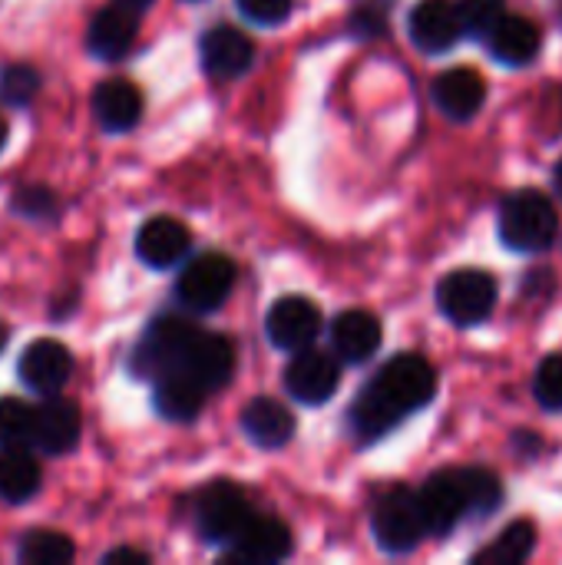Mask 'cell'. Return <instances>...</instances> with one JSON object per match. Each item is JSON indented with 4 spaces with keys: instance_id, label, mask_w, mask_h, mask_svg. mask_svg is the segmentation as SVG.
<instances>
[{
    "instance_id": "6da1fadb",
    "label": "cell",
    "mask_w": 562,
    "mask_h": 565,
    "mask_svg": "<svg viewBox=\"0 0 562 565\" xmlns=\"http://www.w3.org/2000/svg\"><path fill=\"white\" fill-rule=\"evenodd\" d=\"M437 394V371L421 354L391 358L381 374L358 394L351 411V430L361 444H374L391 434L404 417L427 407Z\"/></svg>"
},
{
    "instance_id": "7a4b0ae2",
    "label": "cell",
    "mask_w": 562,
    "mask_h": 565,
    "mask_svg": "<svg viewBox=\"0 0 562 565\" xmlns=\"http://www.w3.org/2000/svg\"><path fill=\"white\" fill-rule=\"evenodd\" d=\"M556 209L553 202L537 192L523 189L513 192L500 209V242L513 252H543L556 238Z\"/></svg>"
},
{
    "instance_id": "3957f363",
    "label": "cell",
    "mask_w": 562,
    "mask_h": 565,
    "mask_svg": "<svg viewBox=\"0 0 562 565\" xmlns=\"http://www.w3.org/2000/svg\"><path fill=\"white\" fill-rule=\"evenodd\" d=\"M497 305V281L480 268H457L437 285V308L457 328H474L490 318Z\"/></svg>"
},
{
    "instance_id": "277c9868",
    "label": "cell",
    "mask_w": 562,
    "mask_h": 565,
    "mask_svg": "<svg viewBox=\"0 0 562 565\" xmlns=\"http://www.w3.org/2000/svg\"><path fill=\"white\" fill-rule=\"evenodd\" d=\"M374 540L384 553L401 556L411 553L424 536H427V520L421 510V497L411 493L407 487H394L388 490L378 507H374Z\"/></svg>"
},
{
    "instance_id": "5b68a950",
    "label": "cell",
    "mask_w": 562,
    "mask_h": 565,
    "mask_svg": "<svg viewBox=\"0 0 562 565\" xmlns=\"http://www.w3.org/2000/svg\"><path fill=\"white\" fill-rule=\"evenodd\" d=\"M195 334H199V328L192 321L179 318V315L156 318L146 328V334H142L136 354H132V371L139 377H149V381L176 371L182 364V358H185V351H189Z\"/></svg>"
},
{
    "instance_id": "8992f818",
    "label": "cell",
    "mask_w": 562,
    "mask_h": 565,
    "mask_svg": "<svg viewBox=\"0 0 562 565\" xmlns=\"http://www.w3.org/2000/svg\"><path fill=\"white\" fill-rule=\"evenodd\" d=\"M421 497V510L427 520V533L444 536L474 516V483L470 470H437L427 477Z\"/></svg>"
},
{
    "instance_id": "52a82bcc",
    "label": "cell",
    "mask_w": 562,
    "mask_h": 565,
    "mask_svg": "<svg viewBox=\"0 0 562 565\" xmlns=\"http://www.w3.org/2000/svg\"><path fill=\"white\" fill-rule=\"evenodd\" d=\"M235 288V265L225 255H199L192 258L179 281H176V298L199 315H209L225 305V298Z\"/></svg>"
},
{
    "instance_id": "ba28073f",
    "label": "cell",
    "mask_w": 562,
    "mask_h": 565,
    "mask_svg": "<svg viewBox=\"0 0 562 565\" xmlns=\"http://www.w3.org/2000/svg\"><path fill=\"white\" fill-rule=\"evenodd\" d=\"M252 516V503L235 483H209L195 500V530L209 543H232Z\"/></svg>"
},
{
    "instance_id": "9c48e42d",
    "label": "cell",
    "mask_w": 562,
    "mask_h": 565,
    "mask_svg": "<svg viewBox=\"0 0 562 565\" xmlns=\"http://www.w3.org/2000/svg\"><path fill=\"white\" fill-rule=\"evenodd\" d=\"M338 384H341V358L328 351L305 348L285 367V387L305 407H318L331 401Z\"/></svg>"
},
{
    "instance_id": "30bf717a",
    "label": "cell",
    "mask_w": 562,
    "mask_h": 565,
    "mask_svg": "<svg viewBox=\"0 0 562 565\" xmlns=\"http://www.w3.org/2000/svg\"><path fill=\"white\" fill-rule=\"evenodd\" d=\"M321 331V311L301 298V295H285L272 305V311L265 315V334L278 351L298 354L305 348H311V341Z\"/></svg>"
},
{
    "instance_id": "8fae6325",
    "label": "cell",
    "mask_w": 562,
    "mask_h": 565,
    "mask_svg": "<svg viewBox=\"0 0 562 565\" xmlns=\"http://www.w3.org/2000/svg\"><path fill=\"white\" fill-rule=\"evenodd\" d=\"M291 553V533L275 516H252L245 530L229 543L225 563L272 565L282 563Z\"/></svg>"
},
{
    "instance_id": "7c38bea8",
    "label": "cell",
    "mask_w": 562,
    "mask_h": 565,
    "mask_svg": "<svg viewBox=\"0 0 562 565\" xmlns=\"http://www.w3.org/2000/svg\"><path fill=\"white\" fill-rule=\"evenodd\" d=\"M407 30H411L414 46L424 50V53H447L467 33L454 0H421L411 10Z\"/></svg>"
},
{
    "instance_id": "4fadbf2b",
    "label": "cell",
    "mask_w": 562,
    "mask_h": 565,
    "mask_svg": "<svg viewBox=\"0 0 562 565\" xmlns=\"http://www.w3.org/2000/svg\"><path fill=\"white\" fill-rule=\"evenodd\" d=\"M176 371L189 374L199 387H205L212 394V391H219V387L229 384V377L235 371V348L222 334L199 331L192 338V344H189V351H185V358H182V364Z\"/></svg>"
},
{
    "instance_id": "5bb4252c",
    "label": "cell",
    "mask_w": 562,
    "mask_h": 565,
    "mask_svg": "<svg viewBox=\"0 0 562 565\" xmlns=\"http://www.w3.org/2000/svg\"><path fill=\"white\" fill-rule=\"evenodd\" d=\"M20 381L33 391V394H43V397H53L73 374V358L70 351L53 341V338H40L33 344H26V351L20 354Z\"/></svg>"
},
{
    "instance_id": "9a60e30c",
    "label": "cell",
    "mask_w": 562,
    "mask_h": 565,
    "mask_svg": "<svg viewBox=\"0 0 562 565\" xmlns=\"http://www.w3.org/2000/svg\"><path fill=\"white\" fill-rule=\"evenodd\" d=\"M83 417L73 401L50 397L33 407V447L46 457H63L79 444Z\"/></svg>"
},
{
    "instance_id": "2e32d148",
    "label": "cell",
    "mask_w": 562,
    "mask_h": 565,
    "mask_svg": "<svg viewBox=\"0 0 562 565\" xmlns=\"http://www.w3.org/2000/svg\"><path fill=\"white\" fill-rule=\"evenodd\" d=\"M199 56H202V66L209 76L215 79H235L242 76L252 60H255V46L252 40L235 30V26H212L202 33V43H199Z\"/></svg>"
},
{
    "instance_id": "e0dca14e",
    "label": "cell",
    "mask_w": 562,
    "mask_h": 565,
    "mask_svg": "<svg viewBox=\"0 0 562 565\" xmlns=\"http://www.w3.org/2000/svg\"><path fill=\"white\" fill-rule=\"evenodd\" d=\"M189 228L179 218L169 215H156L149 218L139 235H136V255L142 258V265L149 268H172L189 255Z\"/></svg>"
},
{
    "instance_id": "ac0fdd59",
    "label": "cell",
    "mask_w": 562,
    "mask_h": 565,
    "mask_svg": "<svg viewBox=\"0 0 562 565\" xmlns=\"http://www.w3.org/2000/svg\"><path fill=\"white\" fill-rule=\"evenodd\" d=\"M139 13L119 7V3H109L106 10H99L89 23V33H86V46L93 56L113 63V60H123L132 43H136V33H139Z\"/></svg>"
},
{
    "instance_id": "d6986e66",
    "label": "cell",
    "mask_w": 562,
    "mask_h": 565,
    "mask_svg": "<svg viewBox=\"0 0 562 565\" xmlns=\"http://www.w3.org/2000/svg\"><path fill=\"white\" fill-rule=\"evenodd\" d=\"M484 40L490 46V56L500 60L503 66H527L543 46V33L533 20L507 13L494 23V30Z\"/></svg>"
},
{
    "instance_id": "ffe728a7",
    "label": "cell",
    "mask_w": 562,
    "mask_h": 565,
    "mask_svg": "<svg viewBox=\"0 0 562 565\" xmlns=\"http://www.w3.org/2000/svg\"><path fill=\"white\" fill-rule=\"evenodd\" d=\"M331 348L348 364H364L381 348V321L368 311H344L331 324Z\"/></svg>"
},
{
    "instance_id": "44dd1931",
    "label": "cell",
    "mask_w": 562,
    "mask_h": 565,
    "mask_svg": "<svg viewBox=\"0 0 562 565\" xmlns=\"http://www.w3.org/2000/svg\"><path fill=\"white\" fill-rule=\"evenodd\" d=\"M93 113L106 132H129L142 116V93L129 79H106L93 93Z\"/></svg>"
},
{
    "instance_id": "7402d4cb",
    "label": "cell",
    "mask_w": 562,
    "mask_h": 565,
    "mask_svg": "<svg viewBox=\"0 0 562 565\" xmlns=\"http://www.w3.org/2000/svg\"><path fill=\"white\" fill-rule=\"evenodd\" d=\"M245 437L262 450H278L295 437V417L285 404L272 397H255L242 414Z\"/></svg>"
},
{
    "instance_id": "603a6c76",
    "label": "cell",
    "mask_w": 562,
    "mask_h": 565,
    "mask_svg": "<svg viewBox=\"0 0 562 565\" xmlns=\"http://www.w3.org/2000/svg\"><path fill=\"white\" fill-rule=\"evenodd\" d=\"M434 99L450 119H470L487 99V83H484V76L477 70L457 66V70H447V73L437 76Z\"/></svg>"
},
{
    "instance_id": "cb8c5ba5",
    "label": "cell",
    "mask_w": 562,
    "mask_h": 565,
    "mask_svg": "<svg viewBox=\"0 0 562 565\" xmlns=\"http://www.w3.org/2000/svg\"><path fill=\"white\" fill-rule=\"evenodd\" d=\"M205 394H209V391H205V387H199L189 374H182V371H169V374L156 377L152 404H156L159 417L182 424V420L199 417Z\"/></svg>"
},
{
    "instance_id": "d4e9b609",
    "label": "cell",
    "mask_w": 562,
    "mask_h": 565,
    "mask_svg": "<svg viewBox=\"0 0 562 565\" xmlns=\"http://www.w3.org/2000/svg\"><path fill=\"white\" fill-rule=\"evenodd\" d=\"M40 490V467L26 447H0V497L7 503H26Z\"/></svg>"
},
{
    "instance_id": "484cf974",
    "label": "cell",
    "mask_w": 562,
    "mask_h": 565,
    "mask_svg": "<svg viewBox=\"0 0 562 565\" xmlns=\"http://www.w3.org/2000/svg\"><path fill=\"white\" fill-rule=\"evenodd\" d=\"M537 546V526L530 520H517L510 523L487 550H480L474 556L477 565H517L523 563Z\"/></svg>"
},
{
    "instance_id": "4316f807",
    "label": "cell",
    "mask_w": 562,
    "mask_h": 565,
    "mask_svg": "<svg viewBox=\"0 0 562 565\" xmlns=\"http://www.w3.org/2000/svg\"><path fill=\"white\" fill-rule=\"evenodd\" d=\"M20 563L26 565H63L76 556L73 543L53 530H33L20 540Z\"/></svg>"
},
{
    "instance_id": "83f0119b",
    "label": "cell",
    "mask_w": 562,
    "mask_h": 565,
    "mask_svg": "<svg viewBox=\"0 0 562 565\" xmlns=\"http://www.w3.org/2000/svg\"><path fill=\"white\" fill-rule=\"evenodd\" d=\"M33 444V407L3 397L0 401V447H30Z\"/></svg>"
},
{
    "instance_id": "f1b7e54d",
    "label": "cell",
    "mask_w": 562,
    "mask_h": 565,
    "mask_svg": "<svg viewBox=\"0 0 562 565\" xmlns=\"http://www.w3.org/2000/svg\"><path fill=\"white\" fill-rule=\"evenodd\" d=\"M40 89V73L26 63H10L7 70H0V96L10 106H26L33 99V93Z\"/></svg>"
},
{
    "instance_id": "f546056e",
    "label": "cell",
    "mask_w": 562,
    "mask_h": 565,
    "mask_svg": "<svg viewBox=\"0 0 562 565\" xmlns=\"http://www.w3.org/2000/svg\"><path fill=\"white\" fill-rule=\"evenodd\" d=\"M503 3L507 0H454L464 30L474 36H487L494 30V23L503 17Z\"/></svg>"
},
{
    "instance_id": "4dcf8cb0",
    "label": "cell",
    "mask_w": 562,
    "mask_h": 565,
    "mask_svg": "<svg viewBox=\"0 0 562 565\" xmlns=\"http://www.w3.org/2000/svg\"><path fill=\"white\" fill-rule=\"evenodd\" d=\"M533 394L547 411H562V354L543 358L533 377Z\"/></svg>"
},
{
    "instance_id": "1f68e13d",
    "label": "cell",
    "mask_w": 562,
    "mask_h": 565,
    "mask_svg": "<svg viewBox=\"0 0 562 565\" xmlns=\"http://www.w3.org/2000/svg\"><path fill=\"white\" fill-rule=\"evenodd\" d=\"M470 483H474V516H490L500 510L503 503V487L500 477L484 470V467H470Z\"/></svg>"
},
{
    "instance_id": "d6a6232c",
    "label": "cell",
    "mask_w": 562,
    "mask_h": 565,
    "mask_svg": "<svg viewBox=\"0 0 562 565\" xmlns=\"http://www.w3.org/2000/svg\"><path fill=\"white\" fill-rule=\"evenodd\" d=\"M235 3L252 23H262V26H275L288 20L291 13V0H235Z\"/></svg>"
},
{
    "instance_id": "836d02e7",
    "label": "cell",
    "mask_w": 562,
    "mask_h": 565,
    "mask_svg": "<svg viewBox=\"0 0 562 565\" xmlns=\"http://www.w3.org/2000/svg\"><path fill=\"white\" fill-rule=\"evenodd\" d=\"M13 209L26 218H43L53 212V195L40 185H30V189H17L13 192Z\"/></svg>"
},
{
    "instance_id": "e575fe53",
    "label": "cell",
    "mask_w": 562,
    "mask_h": 565,
    "mask_svg": "<svg viewBox=\"0 0 562 565\" xmlns=\"http://www.w3.org/2000/svg\"><path fill=\"white\" fill-rule=\"evenodd\" d=\"M106 563H139V565H146V563H149V556H146V553H139V550H113V553L106 556Z\"/></svg>"
},
{
    "instance_id": "d590c367",
    "label": "cell",
    "mask_w": 562,
    "mask_h": 565,
    "mask_svg": "<svg viewBox=\"0 0 562 565\" xmlns=\"http://www.w3.org/2000/svg\"><path fill=\"white\" fill-rule=\"evenodd\" d=\"M113 3H119V7H126V10H132V13H142V10L152 7V0H113Z\"/></svg>"
},
{
    "instance_id": "8d00e7d4",
    "label": "cell",
    "mask_w": 562,
    "mask_h": 565,
    "mask_svg": "<svg viewBox=\"0 0 562 565\" xmlns=\"http://www.w3.org/2000/svg\"><path fill=\"white\" fill-rule=\"evenodd\" d=\"M553 179H556V189H560V195H562V159L556 162V172H553Z\"/></svg>"
},
{
    "instance_id": "74e56055",
    "label": "cell",
    "mask_w": 562,
    "mask_h": 565,
    "mask_svg": "<svg viewBox=\"0 0 562 565\" xmlns=\"http://www.w3.org/2000/svg\"><path fill=\"white\" fill-rule=\"evenodd\" d=\"M3 142H7V122H3V116H0V149H3Z\"/></svg>"
},
{
    "instance_id": "f35d334b",
    "label": "cell",
    "mask_w": 562,
    "mask_h": 565,
    "mask_svg": "<svg viewBox=\"0 0 562 565\" xmlns=\"http://www.w3.org/2000/svg\"><path fill=\"white\" fill-rule=\"evenodd\" d=\"M3 344H7V331H3V324H0V351H3Z\"/></svg>"
}]
</instances>
